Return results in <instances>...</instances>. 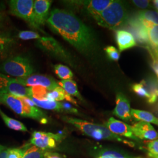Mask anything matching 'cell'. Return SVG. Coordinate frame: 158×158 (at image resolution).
I'll return each mask as SVG.
<instances>
[{
    "instance_id": "cell-10",
    "label": "cell",
    "mask_w": 158,
    "mask_h": 158,
    "mask_svg": "<svg viewBox=\"0 0 158 158\" xmlns=\"http://www.w3.org/2000/svg\"><path fill=\"white\" fill-rule=\"evenodd\" d=\"M15 79L19 83L25 87L40 86L45 88L48 91L53 90L59 86L55 79L45 75L32 74L25 78Z\"/></svg>"
},
{
    "instance_id": "cell-32",
    "label": "cell",
    "mask_w": 158,
    "mask_h": 158,
    "mask_svg": "<svg viewBox=\"0 0 158 158\" xmlns=\"http://www.w3.org/2000/svg\"><path fill=\"white\" fill-rule=\"evenodd\" d=\"M147 150L149 155L152 158L158 157V138L149 142L147 145Z\"/></svg>"
},
{
    "instance_id": "cell-43",
    "label": "cell",
    "mask_w": 158,
    "mask_h": 158,
    "mask_svg": "<svg viewBox=\"0 0 158 158\" xmlns=\"http://www.w3.org/2000/svg\"><path fill=\"white\" fill-rule=\"evenodd\" d=\"M157 54H158V50H157Z\"/></svg>"
},
{
    "instance_id": "cell-30",
    "label": "cell",
    "mask_w": 158,
    "mask_h": 158,
    "mask_svg": "<svg viewBox=\"0 0 158 158\" xmlns=\"http://www.w3.org/2000/svg\"><path fill=\"white\" fill-rule=\"evenodd\" d=\"M132 89L138 96L147 98L148 102H149L151 99V95L148 92L147 89L141 82L140 83H136L132 85Z\"/></svg>"
},
{
    "instance_id": "cell-37",
    "label": "cell",
    "mask_w": 158,
    "mask_h": 158,
    "mask_svg": "<svg viewBox=\"0 0 158 158\" xmlns=\"http://www.w3.org/2000/svg\"><path fill=\"white\" fill-rule=\"evenodd\" d=\"M44 158H66L64 156L57 153L45 152Z\"/></svg>"
},
{
    "instance_id": "cell-27",
    "label": "cell",
    "mask_w": 158,
    "mask_h": 158,
    "mask_svg": "<svg viewBox=\"0 0 158 158\" xmlns=\"http://www.w3.org/2000/svg\"><path fill=\"white\" fill-rule=\"evenodd\" d=\"M14 44V40L10 35L0 32V52L6 51Z\"/></svg>"
},
{
    "instance_id": "cell-33",
    "label": "cell",
    "mask_w": 158,
    "mask_h": 158,
    "mask_svg": "<svg viewBox=\"0 0 158 158\" xmlns=\"http://www.w3.org/2000/svg\"><path fill=\"white\" fill-rule=\"evenodd\" d=\"M108 57L110 59L114 61H118L120 57V53L119 51L113 46H108L104 49Z\"/></svg>"
},
{
    "instance_id": "cell-14",
    "label": "cell",
    "mask_w": 158,
    "mask_h": 158,
    "mask_svg": "<svg viewBox=\"0 0 158 158\" xmlns=\"http://www.w3.org/2000/svg\"><path fill=\"white\" fill-rule=\"evenodd\" d=\"M131 108L129 100L122 93H118L116 96V106L113 114L119 118L129 121L131 119Z\"/></svg>"
},
{
    "instance_id": "cell-28",
    "label": "cell",
    "mask_w": 158,
    "mask_h": 158,
    "mask_svg": "<svg viewBox=\"0 0 158 158\" xmlns=\"http://www.w3.org/2000/svg\"><path fill=\"white\" fill-rule=\"evenodd\" d=\"M44 151L34 146L26 150L23 158H44Z\"/></svg>"
},
{
    "instance_id": "cell-22",
    "label": "cell",
    "mask_w": 158,
    "mask_h": 158,
    "mask_svg": "<svg viewBox=\"0 0 158 158\" xmlns=\"http://www.w3.org/2000/svg\"><path fill=\"white\" fill-rule=\"evenodd\" d=\"M142 22L148 30L149 44L153 49L158 50V25H155L143 21H142Z\"/></svg>"
},
{
    "instance_id": "cell-19",
    "label": "cell",
    "mask_w": 158,
    "mask_h": 158,
    "mask_svg": "<svg viewBox=\"0 0 158 158\" xmlns=\"http://www.w3.org/2000/svg\"><path fill=\"white\" fill-rule=\"evenodd\" d=\"M29 98L34 102L35 105L38 107L42 108L45 110L56 111L57 112H64L63 108L62 102L55 101H51L47 99L38 100L32 97H30Z\"/></svg>"
},
{
    "instance_id": "cell-41",
    "label": "cell",
    "mask_w": 158,
    "mask_h": 158,
    "mask_svg": "<svg viewBox=\"0 0 158 158\" xmlns=\"http://www.w3.org/2000/svg\"><path fill=\"white\" fill-rule=\"evenodd\" d=\"M3 15L0 13V28L2 27V24L3 22Z\"/></svg>"
},
{
    "instance_id": "cell-17",
    "label": "cell",
    "mask_w": 158,
    "mask_h": 158,
    "mask_svg": "<svg viewBox=\"0 0 158 158\" xmlns=\"http://www.w3.org/2000/svg\"><path fill=\"white\" fill-rule=\"evenodd\" d=\"M115 38L119 52L131 48L136 45L135 40L132 34L129 32L118 29L115 32Z\"/></svg>"
},
{
    "instance_id": "cell-35",
    "label": "cell",
    "mask_w": 158,
    "mask_h": 158,
    "mask_svg": "<svg viewBox=\"0 0 158 158\" xmlns=\"http://www.w3.org/2000/svg\"><path fill=\"white\" fill-rule=\"evenodd\" d=\"M98 158H131L125 157L124 156L122 155L121 154L118 152H115L114 151H107L106 152L103 153Z\"/></svg>"
},
{
    "instance_id": "cell-29",
    "label": "cell",
    "mask_w": 158,
    "mask_h": 158,
    "mask_svg": "<svg viewBox=\"0 0 158 158\" xmlns=\"http://www.w3.org/2000/svg\"><path fill=\"white\" fill-rule=\"evenodd\" d=\"M30 89L31 94V97L40 100H45L46 98V96L49 91L45 88L40 86H35L30 87Z\"/></svg>"
},
{
    "instance_id": "cell-46",
    "label": "cell",
    "mask_w": 158,
    "mask_h": 158,
    "mask_svg": "<svg viewBox=\"0 0 158 158\" xmlns=\"http://www.w3.org/2000/svg\"></svg>"
},
{
    "instance_id": "cell-38",
    "label": "cell",
    "mask_w": 158,
    "mask_h": 158,
    "mask_svg": "<svg viewBox=\"0 0 158 158\" xmlns=\"http://www.w3.org/2000/svg\"><path fill=\"white\" fill-rule=\"evenodd\" d=\"M152 68L155 73L158 77V59L153 57L152 62Z\"/></svg>"
},
{
    "instance_id": "cell-36",
    "label": "cell",
    "mask_w": 158,
    "mask_h": 158,
    "mask_svg": "<svg viewBox=\"0 0 158 158\" xmlns=\"http://www.w3.org/2000/svg\"><path fill=\"white\" fill-rule=\"evenodd\" d=\"M133 4L136 6L138 8H140L142 9H145L147 8L151 7V2L147 0H135L132 1Z\"/></svg>"
},
{
    "instance_id": "cell-25",
    "label": "cell",
    "mask_w": 158,
    "mask_h": 158,
    "mask_svg": "<svg viewBox=\"0 0 158 158\" xmlns=\"http://www.w3.org/2000/svg\"><path fill=\"white\" fill-rule=\"evenodd\" d=\"M136 17L139 20L158 25V12L151 10H143L139 11Z\"/></svg>"
},
{
    "instance_id": "cell-18",
    "label": "cell",
    "mask_w": 158,
    "mask_h": 158,
    "mask_svg": "<svg viewBox=\"0 0 158 158\" xmlns=\"http://www.w3.org/2000/svg\"><path fill=\"white\" fill-rule=\"evenodd\" d=\"M46 99L51 101L59 102L65 100L68 102H72L75 105H77L76 101L72 97V96L69 95L60 86H58L53 90L49 91L47 94Z\"/></svg>"
},
{
    "instance_id": "cell-34",
    "label": "cell",
    "mask_w": 158,
    "mask_h": 158,
    "mask_svg": "<svg viewBox=\"0 0 158 158\" xmlns=\"http://www.w3.org/2000/svg\"><path fill=\"white\" fill-rule=\"evenodd\" d=\"M25 151L21 148L8 149V158H23Z\"/></svg>"
},
{
    "instance_id": "cell-23",
    "label": "cell",
    "mask_w": 158,
    "mask_h": 158,
    "mask_svg": "<svg viewBox=\"0 0 158 158\" xmlns=\"http://www.w3.org/2000/svg\"><path fill=\"white\" fill-rule=\"evenodd\" d=\"M142 83L151 95V99L148 102L152 104L156 101L158 94V81L154 78H149L147 80H142Z\"/></svg>"
},
{
    "instance_id": "cell-42",
    "label": "cell",
    "mask_w": 158,
    "mask_h": 158,
    "mask_svg": "<svg viewBox=\"0 0 158 158\" xmlns=\"http://www.w3.org/2000/svg\"><path fill=\"white\" fill-rule=\"evenodd\" d=\"M7 149V148L6 147H4V146H3V145H0V153L1 152H2L3 151H4V150H6Z\"/></svg>"
},
{
    "instance_id": "cell-3",
    "label": "cell",
    "mask_w": 158,
    "mask_h": 158,
    "mask_svg": "<svg viewBox=\"0 0 158 158\" xmlns=\"http://www.w3.org/2000/svg\"><path fill=\"white\" fill-rule=\"evenodd\" d=\"M94 19L100 26L115 30L128 23V12L123 1H113Z\"/></svg>"
},
{
    "instance_id": "cell-39",
    "label": "cell",
    "mask_w": 158,
    "mask_h": 158,
    "mask_svg": "<svg viewBox=\"0 0 158 158\" xmlns=\"http://www.w3.org/2000/svg\"><path fill=\"white\" fill-rule=\"evenodd\" d=\"M8 148L0 153V158H8Z\"/></svg>"
},
{
    "instance_id": "cell-13",
    "label": "cell",
    "mask_w": 158,
    "mask_h": 158,
    "mask_svg": "<svg viewBox=\"0 0 158 158\" xmlns=\"http://www.w3.org/2000/svg\"><path fill=\"white\" fill-rule=\"evenodd\" d=\"M106 127L112 133L117 135L123 136L125 137L138 140V138L134 135L131 126H130L124 122L111 117L106 123Z\"/></svg>"
},
{
    "instance_id": "cell-8",
    "label": "cell",
    "mask_w": 158,
    "mask_h": 158,
    "mask_svg": "<svg viewBox=\"0 0 158 158\" xmlns=\"http://www.w3.org/2000/svg\"><path fill=\"white\" fill-rule=\"evenodd\" d=\"M0 93L10 94L19 97L31 96L30 87L21 85L15 78L10 77L6 74L0 73Z\"/></svg>"
},
{
    "instance_id": "cell-31",
    "label": "cell",
    "mask_w": 158,
    "mask_h": 158,
    "mask_svg": "<svg viewBox=\"0 0 158 158\" xmlns=\"http://www.w3.org/2000/svg\"><path fill=\"white\" fill-rule=\"evenodd\" d=\"M18 36L19 39L23 40H40L41 38L39 34L34 31H20L18 35Z\"/></svg>"
},
{
    "instance_id": "cell-26",
    "label": "cell",
    "mask_w": 158,
    "mask_h": 158,
    "mask_svg": "<svg viewBox=\"0 0 158 158\" xmlns=\"http://www.w3.org/2000/svg\"><path fill=\"white\" fill-rule=\"evenodd\" d=\"M54 69L55 73L62 80H72L73 77V72L66 66L58 64L54 66Z\"/></svg>"
},
{
    "instance_id": "cell-12",
    "label": "cell",
    "mask_w": 158,
    "mask_h": 158,
    "mask_svg": "<svg viewBox=\"0 0 158 158\" xmlns=\"http://www.w3.org/2000/svg\"><path fill=\"white\" fill-rule=\"evenodd\" d=\"M134 135L138 139L153 141L158 138V133L150 123L139 121L131 126Z\"/></svg>"
},
{
    "instance_id": "cell-21",
    "label": "cell",
    "mask_w": 158,
    "mask_h": 158,
    "mask_svg": "<svg viewBox=\"0 0 158 158\" xmlns=\"http://www.w3.org/2000/svg\"><path fill=\"white\" fill-rule=\"evenodd\" d=\"M58 85L61 87L69 95L74 96L82 100L83 98L79 92L76 83L73 80H61L57 82Z\"/></svg>"
},
{
    "instance_id": "cell-15",
    "label": "cell",
    "mask_w": 158,
    "mask_h": 158,
    "mask_svg": "<svg viewBox=\"0 0 158 158\" xmlns=\"http://www.w3.org/2000/svg\"><path fill=\"white\" fill-rule=\"evenodd\" d=\"M128 22H129L131 31L135 37V40L142 44H148L149 43L148 30L142 21L135 17L128 19Z\"/></svg>"
},
{
    "instance_id": "cell-2",
    "label": "cell",
    "mask_w": 158,
    "mask_h": 158,
    "mask_svg": "<svg viewBox=\"0 0 158 158\" xmlns=\"http://www.w3.org/2000/svg\"><path fill=\"white\" fill-rule=\"evenodd\" d=\"M62 119L66 123L73 125L83 134L97 140H108L123 142L130 147H134L132 142L128 141L112 133L106 126L96 124L80 119L63 116Z\"/></svg>"
},
{
    "instance_id": "cell-11",
    "label": "cell",
    "mask_w": 158,
    "mask_h": 158,
    "mask_svg": "<svg viewBox=\"0 0 158 158\" xmlns=\"http://www.w3.org/2000/svg\"><path fill=\"white\" fill-rule=\"evenodd\" d=\"M52 1L36 0L34 1V19L36 26L40 28V26L46 23L49 16Z\"/></svg>"
},
{
    "instance_id": "cell-24",
    "label": "cell",
    "mask_w": 158,
    "mask_h": 158,
    "mask_svg": "<svg viewBox=\"0 0 158 158\" xmlns=\"http://www.w3.org/2000/svg\"><path fill=\"white\" fill-rule=\"evenodd\" d=\"M0 116L4 121L6 125L10 129L18 131L27 132L28 130L27 127L21 122L16 120L15 119L12 118L7 116L0 108Z\"/></svg>"
},
{
    "instance_id": "cell-5",
    "label": "cell",
    "mask_w": 158,
    "mask_h": 158,
    "mask_svg": "<svg viewBox=\"0 0 158 158\" xmlns=\"http://www.w3.org/2000/svg\"><path fill=\"white\" fill-rule=\"evenodd\" d=\"M0 72L15 78H25L33 74L34 69L28 59L22 56L12 57L0 66Z\"/></svg>"
},
{
    "instance_id": "cell-6",
    "label": "cell",
    "mask_w": 158,
    "mask_h": 158,
    "mask_svg": "<svg viewBox=\"0 0 158 158\" xmlns=\"http://www.w3.org/2000/svg\"><path fill=\"white\" fill-rule=\"evenodd\" d=\"M33 0H11L9 1L10 12L12 15L20 18L35 28L36 26L34 14Z\"/></svg>"
},
{
    "instance_id": "cell-16",
    "label": "cell",
    "mask_w": 158,
    "mask_h": 158,
    "mask_svg": "<svg viewBox=\"0 0 158 158\" xmlns=\"http://www.w3.org/2000/svg\"><path fill=\"white\" fill-rule=\"evenodd\" d=\"M113 1V0H90L79 2L80 4L83 5L87 12L95 19Z\"/></svg>"
},
{
    "instance_id": "cell-45",
    "label": "cell",
    "mask_w": 158,
    "mask_h": 158,
    "mask_svg": "<svg viewBox=\"0 0 158 158\" xmlns=\"http://www.w3.org/2000/svg\"></svg>"
},
{
    "instance_id": "cell-9",
    "label": "cell",
    "mask_w": 158,
    "mask_h": 158,
    "mask_svg": "<svg viewBox=\"0 0 158 158\" xmlns=\"http://www.w3.org/2000/svg\"><path fill=\"white\" fill-rule=\"evenodd\" d=\"M63 139L62 134H54L51 132L34 131L32 134L31 143L35 147L45 151L52 149L56 146V141L60 142Z\"/></svg>"
},
{
    "instance_id": "cell-20",
    "label": "cell",
    "mask_w": 158,
    "mask_h": 158,
    "mask_svg": "<svg viewBox=\"0 0 158 158\" xmlns=\"http://www.w3.org/2000/svg\"><path fill=\"white\" fill-rule=\"evenodd\" d=\"M131 115L136 120L144 121L148 123H152L158 126V118L149 112L139 110L131 109Z\"/></svg>"
},
{
    "instance_id": "cell-1",
    "label": "cell",
    "mask_w": 158,
    "mask_h": 158,
    "mask_svg": "<svg viewBox=\"0 0 158 158\" xmlns=\"http://www.w3.org/2000/svg\"><path fill=\"white\" fill-rule=\"evenodd\" d=\"M46 23L81 53L89 55L95 51L96 40L93 31L72 12L55 8Z\"/></svg>"
},
{
    "instance_id": "cell-40",
    "label": "cell",
    "mask_w": 158,
    "mask_h": 158,
    "mask_svg": "<svg viewBox=\"0 0 158 158\" xmlns=\"http://www.w3.org/2000/svg\"><path fill=\"white\" fill-rule=\"evenodd\" d=\"M153 4L154 6V8L157 10L158 12V0H154L152 1Z\"/></svg>"
},
{
    "instance_id": "cell-7",
    "label": "cell",
    "mask_w": 158,
    "mask_h": 158,
    "mask_svg": "<svg viewBox=\"0 0 158 158\" xmlns=\"http://www.w3.org/2000/svg\"><path fill=\"white\" fill-rule=\"evenodd\" d=\"M37 44L40 49L45 52L46 53L71 64L72 58L70 56L69 53L56 40L52 37H41L40 40H38Z\"/></svg>"
},
{
    "instance_id": "cell-44",
    "label": "cell",
    "mask_w": 158,
    "mask_h": 158,
    "mask_svg": "<svg viewBox=\"0 0 158 158\" xmlns=\"http://www.w3.org/2000/svg\"><path fill=\"white\" fill-rule=\"evenodd\" d=\"M0 53H1V52H0Z\"/></svg>"
},
{
    "instance_id": "cell-4",
    "label": "cell",
    "mask_w": 158,
    "mask_h": 158,
    "mask_svg": "<svg viewBox=\"0 0 158 158\" xmlns=\"http://www.w3.org/2000/svg\"><path fill=\"white\" fill-rule=\"evenodd\" d=\"M0 103L6 105L21 117L36 119L43 124L48 122L45 113L35 106H29L23 101L21 97L10 94L0 93Z\"/></svg>"
}]
</instances>
